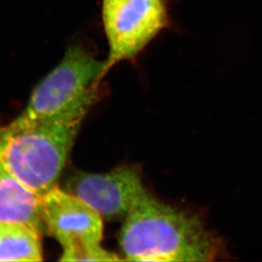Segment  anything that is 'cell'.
I'll use <instances>...</instances> for the list:
<instances>
[{
  "label": "cell",
  "instance_id": "obj_7",
  "mask_svg": "<svg viewBox=\"0 0 262 262\" xmlns=\"http://www.w3.org/2000/svg\"><path fill=\"white\" fill-rule=\"evenodd\" d=\"M0 223H25L45 230L42 195L10 174L0 163Z\"/></svg>",
  "mask_w": 262,
  "mask_h": 262
},
{
  "label": "cell",
  "instance_id": "obj_1",
  "mask_svg": "<svg viewBox=\"0 0 262 262\" xmlns=\"http://www.w3.org/2000/svg\"><path fill=\"white\" fill-rule=\"evenodd\" d=\"M119 244L130 261H214L228 255L202 215L149 192L124 218Z\"/></svg>",
  "mask_w": 262,
  "mask_h": 262
},
{
  "label": "cell",
  "instance_id": "obj_2",
  "mask_svg": "<svg viewBox=\"0 0 262 262\" xmlns=\"http://www.w3.org/2000/svg\"><path fill=\"white\" fill-rule=\"evenodd\" d=\"M98 99L41 120L15 118L0 127V163L40 195L57 184L82 121Z\"/></svg>",
  "mask_w": 262,
  "mask_h": 262
},
{
  "label": "cell",
  "instance_id": "obj_9",
  "mask_svg": "<svg viewBox=\"0 0 262 262\" xmlns=\"http://www.w3.org/2000/svg\"><path fill=\"white\" fill-rule=\"evenodd\" d=\"M61 261H117L121 259L104 250L100 244L84 245L63 250Z\"/></svg>",
  "mask_w": 262,
  "mask_h": 262
},
{
  "label": "cell",
  "instance_id": "obj_3",
  "mask_svg": "<svg viewBox=\"0 0 262 262\" xmlns=\"http://www.w3.org/2000/svg\"><path fill=\"white\" fill-rule=\"evenodd\" d=\"M104 60L81 41L68 45L61 60L33 89L23 120H41L68 112L88 99H98Z\"/></svg>",
  "mask_w": 262,
  "mask_h": 262
},
{
  "label": "cell",
  "instance_id": "obj_8",
  "mask_svg": "<svg viewBox=\"0 0 262 262\" xmlns=\"http://www.w3.org/2000/svg\"><path fill=\"white\" fill-rule=\"evenodd\" d=\"M42 260L39 229L25 223H0V262Z\"/></svg>",
  "mask_w": 262,
  "mask_h": 262
},
{
  "label": "cell",
  "instance_id": "obj_6",
  "mask_svg": "<svg viewBox=\"0 0 262 262\" xmlns=\"http://www.w3.org/2000/svg\"><path fill=\"white\" fill-rule=\"evenodd\" d=\"M45 231L62 249L100 244L103 218L78 197L55 186L42 195Z\"/></svg>",
  "mask_w": 262,
  "mask_h": 262
},
{
  "label": "cell",
  "instance_id": "obj_5",
  "mask_svg": "<svg viewBox=\"0 0 262 262\" xmlns=\"http://www.w3.org/2000/svg\"><path fill=\"white\" fill-rule=\"evenodd\" d=\"M64 190L107 220L124 219L148 193L139 170L128 166L106 173H76L67 181Z\"/></svg>",
  "mask_w": 262,
  "mask_h": 262
},
{
  "label": "cell",
  "instance_id": "obj_4",
  "mask_svg": "<svg viewBox=\"0 0 262 262\" xmlns=\"http://www.w3.org/2000/svg\"><path fill=\"white\" fill-rule=\"evenodd\" d=\"M108 45L102 78L121 62H134L165 30L171 28L167 0H101Z\"/></svg>",
  "mask_w": 262,
  "mask_h": 262
}]
</instances>
